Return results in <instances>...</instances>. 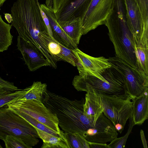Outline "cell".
Masks as SVG:
<instances>
[{"instance_id":"6da1fadb","label":"cell","mask_w":148,"mask_h":148,"mask_svg":"<svg viewBox=\"0 0 148 148\" xmlns=\"http://www.w3.org/2000/svg\"><path fill=\"white\" fill-rule=\"evenodd\" d=\"M40 4L36 0H18L12 7L11 25L18 36L35 46L56 69V62L48 52L47 45L51 37L41 14Z\"/></svg>"},{"instance_id":"7a4b0ae2","label":"cell","mask_w":148,"mask_h":148,"mask_svg":"<svg viewBox=\"0 0 148 148\" xmlns=\"http://www.w3.org/2000/svg\"><path fill=\"white\" fill-rule=\"evenodd\" d=\"M85 99L71 100L48 90L42 101L56 116L58 125L66 133H77L83 136L93 123L84 114Z\"/></svg>"},{"instance_id":"3957f363","label":"cell","mask_w":148,"mask_h":148,"mask_svg":"<svg viewBox=\"0 0 148 148\" xmlns=\"http://www.w3.org/2000/svg\"><path fill=\"white\" fill-rule=\"evenodd\" d=\"M105 25L108 28L116 56L136 68L133 36L127 25L126 12L120 10L112 12L108 16Z\"/></svg>"},{"instance_id":"277c9868","label":"cell","mask_w":148,"mask_h":148,"mask_svg":"<svg viewBox=\"0 0 148 148\" xmlns=\"http://www.w3.org/2000/svg\"><path fill=\"white\" fill-rule=\"evenodd\" d=\"M72 85L78 91L100 92L106 95L126 97L128 96L123 77L112 66L108 69L107 80L92 76H75Z\"/></svg>"},{"instance_id":"5b68a950","label":"cell","mask_w":148,"mask_h":148,"mask_svg":"<svg viewBox=\"0 0 148 148\" xmlns=\"http://www.w3.org/2000/svg\"><path fill=\"white\" fill-rule=\"evenodd\" d=\"M5 106L0 108V139L3 140L7 135H12L21 139L30 148L36 145L39 136L35 128Z\"/></svg>"},{"instance_id":"8992f818","label":"cell","mask_w":148,"mask_h":148,"mask_svg":"<svg viewBox=\"0 0 148 148\" xmlns=\"http://www.w3.org/2000/svg\"><path fill=\"white\" fill-rule=\"evenodd\" d=\"M90 92L102 108L103 114L114 125L119 123L124 127L127 121L132 116L133 105L131 97L128 95L124 97L98 92Z\"/></svg>"},{"instance_id":"52a82bcc","label":"cell","mask_w":148,"mask_h":148,"mask_svg":"<svg viewBox=\"0 0 148 148\" xmlns=\"http://www.w3.org/2000/svg\"><path fill=\"white\" fill-rule=\"evenodd\" d=\"M108 60L123 77L127 95L132 99L140 96L148 90V75L116 56L109 58Z\"/></svg>"},{"instance_id":"ba28073f","label":"cell","mask_w":148,"mask_h":148,"mask_svg":"<svg viewBox=\"0 0 148 148\" xmlns=\"http://www.w3.org/2000/svg\"><path fill=\"white\" fill-rule=\"evenodd\" d=\"M10 110L21 111L58 133L60 132L55 114L42 102L36 100H19L6 105Z\"/></svg>"},{"instance_id":"9c48e42d","label":"cell","mask_w":148,"mask_h":148,"mask_svg":"<svg viewBox=\"0 0 148 148\" xmlns=\"http://www.w3.org/2000/svg\"><path fill=\"white\" fill-rule=\"evenodd\" d=\"M76 55L77 61L76 65L79 75L92 76L102 80H107L108 69L112 67L108 59L103 56L92 57L87 54L78 48L73 49Z\"/></svg>"},{"instance_id":"30bf717a","label":"cell","mask_w":148,"mask_h":148,"mask_svg":"<svg viewBox=\"0 0 148 148\" xmlns=\"http://www.w3.org/2000/svg\"><path fill=\"white\" fill-rule=\"evenodd\" d=\"M112 0H92L81 19L82 34H87L105 24L111 9Z\"/></svg>"},{"instance_id":"8fae6325","label":"cell","mask_w":148,"mask_h":148,"mask_svg":"<svg viewBox=\"0 0 148 148\" xmlns=\"http://www.w3.org/2000/svg\"><path fill=\"white\" fill-rule=\"evenodd\" d=\"M118 136L114 125L103 113L94 125L88 129L83 135L89 142L102 144L111 142Z\"/></svg>"},{"instance_id":"7c38bea8","label":"cell","mask_w":148,"mask_h":148,"mask_svg":"<svg viewBox=\"0 0 148 148\" xmlns=\"http://www.w3.org/2000/svg\"><path fill=\"white\" fill-rule=\"evenodd\" d=\"M127 24L133 37L140 43L148 46V27L143 19L135 0H124Z\"/></svg>"},{"instance_id":"4fadbf2b","label":"cell","mask_w":148,"mask_h":148,"mask_svg":"<svg viewBox=\"0 0 148 148\" xmlns=\"http://www.w3.org/2000/svg\"><path fill=\"white\" fill-rule=\"evenodd\" d=\"M16 46L30 71H34L42 66H51L49 61L35 46L18 36Z\"/></svg>"},{"instance_id":"5bb4252c","label":"cell","mask_w":148,"mask_h":148,"mask_svg":"<svg viewBox=\"0 0 148 148\" xmlns=\"http://www.w3.org/2000/svg\"><path fill=\"white\" fill-rule=\"evenodd\" d=\"M92 0H64L55 15L57 22L82 18Z\"/></svg>"},{"instance_id":"9a60e30c","label":"cell","mask_w":148,"mask_h":148,"mask_svg":"<svg viewBox=\"0 0 148 148\" xmlns=\"http://www.w3.org/2000/svg\"><path fill=\"white\" fill-rule=\"evenodd\" d=\"M40 6L49 20L52 31L53 38L61 45L68 48L73 49L77 48V45L59 25L53 9L48 8L44 4H40Z\"/></svg>"},{"instance_id":"2e32d148","label":"cell","mask_w":148,"mask_h":148,"mask_svg":"<svg viewBox=\"0 0 148 148\" xmlns=\"http://www.w3.org/2000/svg\"><path fill=\"white\" fill-rule=\"evenodd\" d=\"M39 138L43 141L41 148H71L65 133L52 134L35 128Z\"/></svg>"},{"instance_id":"e0dca14e","label":"cell","mask_w":148,"mask_h":148,"mask_svg":"<svg viewBox=\"0 0 148 148\" xmlns=\"http://www.w3.org/2000/svg\"><path fill=\"white\" fill-rule=\"evenodd\" d=\"M148 90L140 96L132 99V116L134 125H141L148 118Z\"/></svg>"},{"instance_id":"ac0fdd59","label":"cell","mask_w":148,"mask_h":148,"mask_svg":"<svg viewBox=\"0 0 148 148\" xmlns=\"http://www.w3.org/2000/svg\"><path fill=\"white\" fill-rule=\"evenodd\" d=\"M57 22L62 29L77 45L82 35L81 19L80 18H76Z\"/></svg>"},{"instance_id":"d6986e66","label":"cell","mask_w":148,"mask_h":148,"mask_svg":"<svg viewBox=\"0 0 148 148\" xmlns=\"http://www.w3.org/2000/svg\"><path fill=\"white\" fill-rule=\"evenodd\" d=\"M133 38L136 68L148 75V46L140 43L133 37Z\"/></svg>"},{"instance_id":"ffe728a7","label":"cell","mask_w":148,"mask_h":148,"mask_svg":"<svg viewBox=\"0 0 148 148\" xmlns=\"http://www.w3.org/2000/svg\"><path fill=\"white\" fill-rule=\"evenodd\" d=\"M84 105V114L94 125L100 114L103 113V109L94 100L90 92H87L85 97Z\"/></svg>"},{"instance_id":"44dd1931","label":"cell","mask_w":148,"mask_h":148,"mask_svg":"<svg viewBox=\"0 0 148 148\" xmlns=\"http://www.w3.org/2000/svg\"><path fill=\"white\" fill-rule=\"evenodd\" d=\"M47 88L46 84L34 82L31 86L26 88V93L19 100H36L42 102L47 90Z\"/></svg>"},{"instance_id":"7402d4cb","label":"cell","mask_w":148,"mask_h":148,"mask_svg":"<svg viewBox=\"0 0 148 148\" xmlns=\"http://www.w3.org/2000/svg\"><path fill=\"white\" fill-rule=\"evenodd\" d=\"M12 26L3 21L0 14V52L7 50L12 43L13 37L10 33Z\"/></svg>"},{"instance_id":"603a6c76","label":"cell","mask_w":148,"mask_h":148,"mask_svg":"<svg viewBox=\"0 0 148 148\" xmlns=\"http://www.w3.org/2000/svg\"><path fill=\"white\" fill-rule=\"evenodd\" d=\"M26 92V88L12 91L0 87V108L19 100Z\"/></svg>"},{"instance_id":"cb8c5ba5","label":"cell","mask_w":148,"mask_h":148,"mask_svg":"<svg viewBox=\"0 0 148 148\" xmlns=\"http://www.w3.org/2000/svg\"><path fill=\"white\" fill-rule=\"evenodd\" d=\"M65 133L71 148H89V142L79 133Z\"/></svg>"},{"instance_id":"d4e9b609","label":"cell","mask_w":148,"mask_h":148,"mask_svg":"<svg viewBox=\"0 0 148 148\" xmlns=\"http://www.w3.org/2000/svg\"><path fill=\"white\" fill-rule=\"evenodd\" d=\"M129 123L127 132L123 136L116 138L108 145L109 148H124L125 147L127 140L131 133L133 126L134 125L133 118L131 116L129 119Z\"/></svg>"},{"instance_id":"484cf974","label":"cell","mask_w":148,"mask_h":148,"mask_svg":"<svg viewBox=\"0 0 148 148\" xmlns=\"http://www.w3.org/2000/svg\"><path fill=\"white\" fill-rule=\"evenodd\" d=\"M47 48L49 53L56 62L60 61H64L61 47L58 42L53 37H51L48 44Z\"/></svg>"},{"instance_id":"4316f807","label":"cell","mask_w":148,"mask_h":148,"mask_svg":"<svg viewBox=\"0 0 148 148\" xmlns=\"http://www.w3.org/2000/svg\"><path fill=\"white\" fill-rule=\"evenodd\" d=\"M3 141L6 148H30L21 139L13 135H7Z\"/></svg>"},{"instance_id":"83f0119b","label":"cell","mask_w":148,"mask_h":148,"mask_svg":"<svg viewBox=\"0 0 148 148\" xmlns=\"http://www.w3.org/2000/svg\"><path fill=\"white\" fill-rule=\"evenodd\" d=\"M58 43L61 48L62 54L64 61L68 62L74 66H76L77 58L73 49L65 47L59 42Z\"/></svg>"},{"instance_id":"f1b7e54d","label":"cell","mask_w":148,"mask_h":148,"mask_svg":"<svg viewBox=\"0 0 148 148\" xmlns=\"http://www.w3.org/2000/svg\"><path fill=\"white\" fill-rule=\"evenodd\" d=\"M141 13L145 25L148 27V0H135Z\"/></svg>"},{"instance_id":"f546056e","label":"cell","mask_w":148,"mask_h":148,"mask_svg":"<svg viewBox=\"0 0 148 148\" xmlns=\"http://www.w3.org/2000/svg\"><path fill=\"white\" fill-rule=\"evenodd\" d=\"M64 1V0H46V5L48 8L52 9L55 13L60 8Z\"/></svg>"},{"instance_id":"4dcf8cb0","label":"cell","mask_w":148,"mask_h":148,"mask_svg":"<svg viewBox=\"0 0 148 148\" xmlns=\"http://www.w3.org/2000/svg\"><path fill=\"white\" fill-rule=\"evenodd\" d=\"M0 87L12 91H15L19 89L14 85L13 83L5 80L0 77Z\"/></svg>"},{"instance_id":"1f68e13d","label":"cell","mask_w":148,"mask_h":148,"mask_svg":"<svg viewBox=\"0 0 148 148\" xmlns=\"http://www.w3.org/2000/svg\"><path fill=\"white\" fill-rule=\"evenodd\" d=\"M39 7L41 14L47 28L48 33L51 37H53V34L52 29L50 26L48 18L45 13L41 8L40 5Z\"/></svg>"},{"instance_id":"d6a6232c","label":"cell","mask_w":148,"mask_h":148,"mask_svg":"<svg viewBox=\"0 0 148 148\" xmlns=\"http://www.w3.org/2000/svg\"><path fill=\"white\" fill-rule=\"evenodd\" d=\"M89 148H109L107 144L89 142Z\"/></svg>"},{"instance_id":"836d02e7","label":"cell","mask_w":148,"mask_h":148,"mask_svg":"<svg viewBox=\"0 0 148 148\" xmlns=\"http://www.w3.org/2000/svg\"><path fill=\"white\" fill-rule=\"evenodd\" d=\"M140 135L143 145L144 148H147V143L143 131L141 130L140 131Z\"/></svg>"},{"instance_id":"e575fe53","label":"cell","mask_w":148,"mask_h":148,"mask_svg":"<svg viewBox=\"0 0 148 148\" xmlns=\"http://www.w3.org/2000/svg\"><path fill=\"white\" fill-rule=\"evenodd\" d=\"M114 126L116 131H118L120 133L122 132L124 128L122 125L119 123L116 124Z\"/></svg>"},{"instance_id":"d590c367","label":"cell","mask_w":148,"mask_h":148,"mask_svg":"<svg viewBox=\"0 0 148 148\" xmlns=\"http://www.w3.org/2000/svg\"><path fill=\"white\" fill-rule=\"evenodd\" d=\"M5 19L9 23H11L13 21L12 17L11 14L9 13H6L4 14Z\"/></svg>"},{"instance_id":"8d00e7d4","label":"cell","mask_w":148,"mask_h":148,"mask_svg":"<svg viewBox=\"0 0 148 148\" xmlns=\"http://www.w3.org/2000/svg\"><path fill=\"white\" fill-rule=\"evenodd\" d=\"M6 0H0V7L4 3Z\"/></svg>"},{"instance_id":"74e56055","label":"cell","mask_w":148,"mask_h":148,"mask_svg":"<svg viewBox=\"0 0 148 148\" xmlns=\"http://www.w3.org/2000/svg\"><path fill=\"white\" fill-rule=\"evenodd\" d=\"M0 148H2V147L1 145L0 144Z\"/></svg>"}]
</instances>
